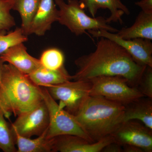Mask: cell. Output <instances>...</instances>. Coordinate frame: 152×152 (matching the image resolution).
Wrapping results in <instances>:
<instances>
[{
  "label": "cell",
  "mask_w": 152,
  "mask_h": 152,
  "mask_svg": "<svg viewBox=\"0 0 152 152\" xmlns=\"http://www.w3.org/2000/svg\"><path fill=\"white\" fill-rule=\"evenodd\" d=\"M99 38L94 51L75 61L77 70L72 76V80L89 81L97 77L119 76L126 79L131 86L137 88L147 66L136 62L113 41Z\"/></svg>",
  "instance_id": "1"
},
{
  "label": "cell",
  "mask_w": 152,
  "mask_h": 152,
  "mask_svg": "<svg viewBox=\"0 0 152 152\" xmlns=\"http://www.w3.org/2000/svg\"><path fill=\"white\" fill-rule=\"evenodd\" d=\"M43 100L40 87L14 66L4 64L0 81V108L5 118L30 110Z\"/></svg>",
  "instance_id": "2"
},
{
  "label": "cell",
  "mask_w": 152,
  "mask_h": 152,
  "mask_svg": "<svg viewBox=\"0 0 152 152\" xmlns=\"http://www.w3.org/2000/svg\"><path fill=\"white\" fill-rule=\"evenodd\" d=\"M125 106L99 96H90L76 120L93 142L111 135L124 122Z\"/></svg>",
  "instance_id": "3"
},
{
  "label": "cell",
  "mask_w": 152,
  "mask_h": 152,
  "mask_svg": "<svg viewBox=\"0 0 152 152\" xmlns=\"http://www.w3.org/2000/svg\"><path fill=\"white\" fill-rule=\"evenodd\" d=\"M59 8L58 22L65 26L76 36L87 34L86 31L94 30H105L112 33L118 31L108 24L104 17L91 18L88 16L82 7L79 0H54Z\"/></svg>",
  "instance_id": "4"
},
{
  "label": "cell",
  "mask_w": 152,
  "mask_h": 152,
  "mask_svg": "<svg viewBox=\"0 0 152 152\" xmlns=\"http://www.w3.org/2000/svg\"><path fill=\"white\" fill-rule=\"evenodd\" d=\"M43 99L49 115L47 137L49 139L66 135L79 136L93 142L76 120L74 115L60 107L58 104L48 91L46 88L40 87Z\"/></svg>",
  "instance_id": "5"
},
{
  "label": "cell",
  "mask_w": 152,
  "mask_h": 152,
  "mask_svg": "<svg viewBox=\"0 0 152 152\" xmlns=\"http://www.w3.org/2000/svg\"><path fill=\"white\" fill-rule=\"evenodd\" d=\"M89 81L91 83L90 96L103 97L124 105L145 97L136 87L131 86L123 77L102 76Z\"/></svg>",
  "instance_id": "6"
},
{
  "label": "cell",
  "mask_w": 152,
  "mask_h": 152,
  "mask_svg": "<svg viewBox=\"0 0 152 152\" xmlns=\"http://www.w3.org/2000/svg\"><path fill=\"white\" fill-rule=\"evenodd\" d=\"M91 83L85 81H69L46 88L60 107L75 115L89 97Z\"/></svg>",
  "instance_id": "7"
},
{
  "label": "cell",
  "mask_w": 152,
  "mask_h": 152,
  "mask_svg": "<svg viewBox=\"0 0 152 152\" xmlns=\"http://www.w3.org/2000/svg\"><path fill=\"white\" fill-rule=\"evenodd\" d=\"M17 116L11 127L23 137L31 138L41 135L48 128V110L43 100L34 108Z\"/></svg>",
  "instance_id": "8"
},
{
  "label": "cell",
  "mask_w": 152,
  "mask_h": 152,
  "mask_svg": "<svg viewBox=\"0 0 152 152\" xmlns=\"http://www.w3.org/2000/svg\"><path fill=\"white\" fill-rule=\"evenodd\" d=\"M88 32L94 37H104L113 41L124 48L136 62L141 65L152 68L151 40L141 38L125 39L115 33L105 30H94Z\"/></svg>",
  "instance_id": "9"
},
{
  "label": "cell",
  "mask_w": 152,
  "mask_h": 152,
  "mask_svg": "<svg viewBox=\"0 0 152 152\" xmlns=\"http://www.w3.org/2000/svg\"><path fill=\"white\" fill-rule=\"evenodd\" d=\"M111 135L122 146L130 145L144 152H152V130L143 124L134 120L124 122Z\"/></svg>",
  "instance_id": "10"
},
{
  "label": "cell",
  "mask_w": 152,
  "mask_h": 152,
  "mask_svg": "<svg viewBox=\"0 0 152 152\" xmlns=\"http://www.w3.org/2000/svg\"><path fill=\"white\" fill-rule=\"evenodd\" d=\"M114 142L111 135L93 143L79 136H60L54 138V152H100L107 145Z\"/></svg>",
  "instance_id": "11"
},
{
  "label": "cell",
  "mask_w": 152,
  "mask_h": 152,
  "mask_svg": "<svg viewBox=\"0 0 152 152\" xmlns=\"http://www.w3.org/2000/svg\"><path fill=\"white\" fill-rule=\"evenodd\" d=\"M58 19L59 10L54 0H41L31 23L28 36L33 34L44 36L50 29L54 22H58Z\"/></svg>",
  "instance_id": "12"
},
{
  "label": "cell",
  "mask_w": 152,
  "mask_h": 152,
  "mask_svg": "<svg viewBox=\"0 0 152 152\" xmlns=\"http://www.w3.org/2000/svg\"><path fill=\"white\" fill-rule=\"evenodd\" d=\"M0 58L4 62L15 67L23 73L28 75L41 66L39 60L28 53L23 43L16 44L9 48Z\"/></svg>",
  "instance_id": "13"
},
{
  "label": "cell",
  "mask_w": 152,
  "mask_h": 152,
  "mask_svg": "<svg viewBox=\"0 0 152 152\" xmlns=\"http://www.w3.org/2000/svg\"><path fill=\"white\" fill-rule=\"evenodd\" d=\"M82 7L87 10L93 18L99 9H108L110 12V16L107 18L108 23L119 22L122 23V17L126 14L129 15V9L121 0H79Z\"/></svg>",
  "instance_id": "14"
},
{
  "label": "cell",
  "mask_w": 152,
  "mask_h": 152,
  "mask_svg": "<svg viewBox=\"0 0 152 152\" xmlns=\"http://www.w3.org/2000/svg\"><path fill=\"white\" fill-rule=\"evenodd\" d=\"M140 98L125 106L124 122L139 120L152 130V99Z\"/></svg>",
  "instance_id": "15"
},
{
  "label": "cell",
  "mask_w": 152,
  "mask_h": 152,
  "mask_svg": "<svg viewBox=\"0 0 152 152\" xmlns=\"http://www.w3.org/2000/svg\"><path fill=\"white\" fill-rule=\"evenodd\" d=\"M28 75L35 84L45 88L61 84L72 80V75L68 73L64 66L59 69L51 70L41 66Z\"/></svg>",
  "instance_id": "16"
},
{
  "label": "cell",
  "mask_w": 152,
  "mask_h": 152,
  "mask_svg": "<svg viewBox=\"0 0 152 152\" xmlns=\"http://www.w3.org/2000/svg\"><path fill=\"white\" fill-rule=\"evenodd\" d=\"M120 37L125 39H152V14L141 11L134 23L130 27L123 28L117 32Z\"/></svg>",
  "instance_id": "17"
},
{
  "label": "cell",
  "mask_w": 152,
  "mask_h": 152,
  "mask_svg": "<svg viewBox=\"0 0 152 152\" xmlns=\"http://www.w3.org/2000/svg\"><path fill=\"white\" fill-rule=\"evenodd\" d=\"M12 129L18 148L17 152H54V138L49 139L48 137V129L41 135L33 139L20 135Z\"/></svg>",
  "instance_id": "18"
},
{
  "label": "cell",
  "mask_w": 152,
  "mask_h": 152,
  "mask_svg": "<svg viewBox=\"0 0 152 152\" xmlns=\"http://www.w3.org/2000/svg\"><path fill=\"white\" fill-rule=\"evenodd\" d=\"M12 10L18 12L21 19V28L25 35L28 36L31 23L41 0H12Z\"/></svg>",
  "instance_id": "19"
},
{
  "label": "cell",
  "mask_w": 152,
  "mask_h": 152,
  "mask_svg": "<svg viewBox=\"0 0 152 152\" xmlns=\"http://www.w3.org/2000/svg\"><path fill=\"white\" fill-rule=\"evenodd\" d=\"M0 150L4 152H17L13 132L0 108Z\"/></svg>",
  "instance_id": "20"
},
{
  "label": "cell",
  "mask_w": 152,
  "mask_h": 152,
  "mask_svg": "<svg viewBox=\"0 0 152 152\" xmlns=\"http://www.w3.org/2000/svg\"><path fill=\"white\" fill-rule=\"evenodd\" d=\"M41 66L51 70H57L64 66V56L59 49L53 48L43 52L39 59Z\"/></svg>",
  "instance_id": "21"
},
{
  "label": "cell",
  "mask_w": 152,
  "mask_h": 152,
  "mask_svg": "<svg viewBox=\"0 0 152 152\" xmlns=\"http://www.w3.org/2000/svg\"><path fill=\"white\" fill-rule=\"evenodd\" d=\"M12 9V0H0V34L7 32L15 26V21L10 13Z\"/></svg>",
  "instance_id": "22"
},
{
  "label": "cell",
  "mask_w": 152,
  "mask_h": 152,
  "mask_svg": "<svg viewBox=\"0 0 152 152\" xmlns=\"http://www.w3.org/2000/svg\"><path fill=\"white\" fill-rule=\"evenodd\" d=\"M28 40L20 28H18L12 32L0 34V55L2 54L10 47L16 44L24 43Z\"/></svg>",
  "instance_id": "23"
},
{
  "label": "cell",
  "mask_w": 152,
  "mask_h": 152,
  "mask_svg": "<svg viewBox=\"0 0 152 152\" xmlns=\"http://www.w3.org/2000/svg\"><path fill=\"white\" fill-rule=\"evenodd\" d=\"M137 88L144 96L152 99V68L146 66Z\"/></svg>",
  "instance_id": "24"
},
{
  "label": "cell",
  "mask_w": 152,
  "mask_h": 152,
  "mask_svg": "<svg viewBox=\"0 0 152 152\" xmlns=\"http://www.w3.org/2000/svg\"><path fill=\"white\" fill-rule=\"evenodd\" d=\"M135 5L141 8L144 12L152 14V0H141L136 2Z\"/></svg>",
  "instance_id": "25"
},
{
  "label": "cell",
  "mask_w": 152,
  "mask_h": 152,
  "mask_svg": "<svg viewBox=\"0 0 152 152\" xmlns=\"http://www.w3.org/2000/svg\"><path fill=\"white\" fill-rule=\"evenodd\" d=\"M102 152H123V148L120 144L114 142L107 145L104 148Z\"/></svg>",
  "instance_id": "26"
},
{
  "label": "cell",
  "mask_w": 152,
  "mask_h": 152,
  "mask_svg": "<svg viewBox=\"0 0 152 152\" xmlns=\"http://www.w3.org/2000/svg\"><path fill=\"white\" fill-rule=\"evenodd\" d=\"M123 152H144L142 149L139 147L130 145L122 146Z\"/></svg>",
  "instance_id": "27"
},
{
  "label": "cell",
  "mask_w": 152,
  "mask_h": 152,
  "mask_svg": "<svg viewBox=\"0 0 152 152\" xmlns=\"http://www.w3.org/2000/svg\"><path fill=\"white\" fill-rule=\"evenodd\" d=\"M4 64V62L0 58V81H1V78L2 75Z\"/></svg>",
  "instance_id": "28"
}]
</instances>
